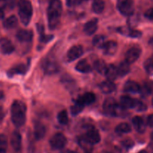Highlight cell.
Instances as JSON below:
<instances>
[{
  "label": "cell",
  "instance_id": "obj_1",
  "mask_svg": "<svg viewBox=\"0 0 153 153\" xmlns=\"http://www.w3.org/2000/svg\"><path fill=\"white\" fill-rule=\"evenodd\" d=\"M62 13V2L61 0H51L47 9L48 24L51 30L55 29L59 25Z\"/></svg>",
  "mask_w": 153,
  "mask_h": 153
},
{
  "label": "cell",
  "instance_id": "obj_2",
  "mask_svg": "<svg viewBox=\"0 0 153 153\" xmlns=\"http://www.w3.org/2000/svg\"><path fill=\"white\" fill-rule=\"evenodd\" d=\"M27 108L25 103L20 100H15L11 105L10 114L13 125L17 128L22 126L26 120Z\"/></svg>",
  "mask_w": 153,
  "mask_h": 153
},
{
  "label": "cell",
  "instance_id": "obj_3",
  "mask_svg": "<svg viewBox=\"0 0 153 153\" xmlns=\"http://www.w3.org/2000/svg\"><path fill=\"white\" fill-rule=\"evenodd\" d=\"M19 16L21 22L25 25L30 23L33 14V7L29 0H19L18 3Z\"/></svg>",
  "mask_w": 153,
  "mask_h": 153
},
{
  "label": "cell",
  "instance_id": "obj_4",
  "mask_svg": "<svg viewBox=\"0 0 153 153\" xmlns=\"http://www.w3.org/2000/svg\"><path fill=\"white\" fill-rule=\"evenodd\" d=\"M117 8L124 16H131L134 13V5L133 0H117Z\"/></svg>",
  "mask_w": 153,
  "mask_h": 153
},
{
  "label": "cell",
  "instance_id": "obj_5",
  "mask_svg": "<svg viewBox=\"0 0 153 153\" xmlns=\"http://www.w3.org/2000/svg\"><path fill=\"white\" fill-rule=\"evenodd\" d=\"M67 137L62 133H56L51 137L49 144L52 149L55 150H59L63 149L67 145Z\"/></svg>",
  "mask_w": 153,
  "mask_h": 153
},
{
  "label": "cell",
  "instance_id": "obj_6",
  "mask_svg": "<svg viewBox=\"0 0 153 153\" xmlns=\"http://www.w3.org/2000/svg\"><path fill=\"white\" fill-rule=\"evenodd\" d=\"M42 69L45 74L52 75L58 71L59 66L55 60L47 58L42 62Z\"/></svg>",
  "mask_w": 153,
  "mask_h": 153
},
{
  "label": "cell",
  "instance_id": "obj_7",
  "mask_svg": "<svg viewBox=\"0 0 153 153\" xmlns=\"http://www.w3.org/2000/svg\"><path fill=\"white\" fill-rule=\"evenodd\" d=\"M83 55V48L80 45L73 46L69 49L67 54V58L69 61H74Z\"/></svg>",
  "mask_w": 153,
  "mask_h": 153
},
{
  "label": "cell",
  "instance_id": "obj_8",
  "mask_svg": "<svg viewBox=\"0 0 153 153\" xmlns=\"http://www.w3.org/2000/svg\"><path fill=\"white\" fill-rule=\"evenodd\" d=\"M10 145L15 152H19L22 148V136L18 131H14L10 136Z\"/></svg>",
  "mask_w": 153,
  "mask_h": 153
},
{
  "label": "cell",
  "instance_id": "obj_9",
  "mask_svg": "<svg viewBox=\"0 0 153 153\" xmlns=\"http://www.w3.org/2000/svg\"><path fill=\"white\" fill-rule=\"evenodd\" d=\"M140 53H141V50L140 48L138 47H132L130 49L127 51L126 53L125 58L126 61L128 62V64H132V63L135 62L140 57Z\"/></svg>",
  "mask_w": 153,
  "mask_h": 153
},
{
  "label": "cell",
  "instance_id": "obj_10",
  "mask_svg": "<svg viewBox=\"0 0 153 153\" xmlns=\"http://www.w3.org/2000/svg\"><path fill=\"white\" fill-rule=\"evenodd\" d=\"M92 145L97 144L101 140V136L97 130L95 128H89L84 136Z\"/></svg>",
  "mask_w": 153,
  "mask_h": 153
},
{
  "label": "cell",
  "instance_id": "obj_11",
  "mask_svg": "<svg viewBox=\"0 0 153 153\" xmlns=\"http://www.w3.org/2000/svg\"><path fill=\"white\" fill-rule=\"evenodd\" d=\"M103 52L106 55H114L117 52L118 49V44L114 40H109L105 42L102 46Z\"/></svg>",
  "mask_w": 153,
  "mask_h": 153
},
{
  "label": "cell",
  "instance_id": "obj_12",
  "mask_svg": "<svg viewBox=\"0 0 153 153\" xmlns=\"http://www.w3.org/2000/svg\"><path fill=\"white\" fill-rule=\"evenodd\" d=\"M0 49L3 54L9 55L14 51V46L10 40L5 38V37H3V38L0 39Z\"/></svg>",
  "mask_w": 153,
  "mask_h": 153
},
{
  "label": "cell",
  "instance_id": "obj_13",
  "mask_svg": "<svg viewBox=\"0 0 153 153\" xmlns=\"http://www.w3.org/2000/svg\"><path fill=\"white\" fill-rule=\"evenodd\" d=\"M117 105V103L116 102L114 99L111 98V97L108 98L105 100L104 103H103V110L107 114L114 116V113Z\"/></svg>",
  "mask_w": 153,
  "mask_h": 153
},
{
  "label": "cell",
  "instance_id": "obj_14",
  "mask_svg": "<svg viewBox=\"0 0 153 153\" xmlns=\"http://www.w3.org/2000/svg\"><path fill=\"white\" fill-rule=\"evenodd\" d=\"M97 28H98V19L94 18L85 24L84 31L87 35H92L97 31Z\"/></svg>",
  "mask_w": 153,
  "mask_h": 153
},
{
  "label": "cell",
  "instance_id": "obj_15",
  "mask_svg": "<svg viewBox=\"0 0 153 153\" xmlns=\"http://www.w3.org/2000/svg\"><path fill=\"white\" fill-rule=\"evenodd\" d=\"M46 134V128L40 122H36L34 126V136L37 140H42Z\"/></svg>",
  "mask_w": 153,
  "mask_h": 153
},
{
  "label": "cell",
  "instance_id": "obj_16",
  "mask_svg": "<svg viewBox=\"0 0 153 153\" xmlns=\"http://www.w3.org/2000/svg\"><path fill=\"white\" fill-rule=\"evenodd\" d=\"M96 100V96L94 93L88 92L85 93L84 95L81 96L79 98L76 100V101L82 103L84 105H91L92 103H94Z\"/></svg>",
  "mask_w": 153,
  "mask_h": 153
},
{
  "label": "cell",
  "instance_id": "obj_17",
  "mask_svg": "<svg viewBox=\"0 0 153 153\" xmlns=\"http://www.w3.org/2000/svg\"><path fill=\"white\" fill-rule=\"evenodd\" d=\"M16 38L20 42L31 41L33 38V32L30 30H19L16 33Z\"/></svg>",
  "mask_w": 153,
  "mask_h": 153
},
{
  "label": "cell",
  "instance_id": "obj_18",
  "mask_svg": "<svg viewBox=\"0 0 153 153\" xmlns=\"http://www.w3.org/2000/svg\"><path fill=\"white\" fill-rule=\"evenodd\" d=\"M100 88L103 94H111L116 89V85L114 83L113 81L106 80L105 82H102L101 85H100Z\"/></svg>",
  "mask_w": 153,
  "mask_h": 153
},
{
  "label": "cell",
  "instance_id": "obj_19",
  "mask_svg": "<svg viewBox=\"0 0 153 153\" xmlns=\"http://www.w3.org/2000/svg\"><path fill=\"white\" fill-rule=\"evenodd\" d=\"M124 91L126 93L137 94L140 91V87L138 84L134 81H128L124 85Z\"/></svg>",
  "mask_w": 153,
  "mask_h": 153
},
{
  "label": "cell",
  "instance_id": "obj_20",
  "mask_svg": "<svg viewBox=\"0 0 153 153\" xmlns=\"http://www.w3.org/2000/svg\"><path fill=\"white\" fill-rule=\"evenodd\" d=\"M132 124L137 132L143 133L146 130V124L140 117L137 116L133 117Z\"/></svg>",
  "mask_w": 153,
  "mask_h": 153
},
{
  "label": "cell",
  "instance_id": "obj_21",
  "mask_svg": "<svg viewBox=\"0 0 153 153\" xmlns=\"http://www.w3.org/2000/svg\"><path fill=\"white\" fill-rule=\"evenodd\" d=\"M27 70H28V68L25 64H19L13 67V68L10 69L7 72V76L10 77V76H13L16 74H25L27 72Z\"/></svg>",
  "mask_w": 153,
  "mask_h": 153
},
{
  "label": "cell",
  "instance_id": "obj_22",
  "mask_svg": "<svg viewBox=\"0 0 153 153\" xmlns=\"http://www.w3.org/2000/svg\"><path fill=\"white\" fill-rule=\"evenodd\" d=\"M137 100L131 98L128 96H123L120 98V105L126 109L134 108Z\"/></svg>",
  "mask_w": 153,
  "mask_h": 153
},
{
  "label": "cell",
  "instance_id": "obj_23",
  "mask_svg": "<svg viewBox=\"0 0 153 153\" xmlns=\"http://www.w3.org/2000/svg\"><path fill=\"white\" fill-rule=\"evenodd\" d=\"M105 76L107 77L108 80L114 81L117 78V67H115L114 64H110L107 67L106 71L105 73Z\"/></svg>",
  "mask_w": 153,
  "mask_h": 153
},
{
  "label": "cell",
  "instance_id": "obj_24",
  "mask_svg": "<svg viewBox=\"0 0 153 153\" xmlns=\"http://www.w3.org/2000/svg\"><path fill=\"white\" fill-rule=\"evenodd\" d=\"M76 70L80 73H88L92 71V67H91V65L88 64L86 60L84 59L78 62L76 66Z\"/></svg>",
  "mask_w": 153,
  "mask_h": 153
},
{
  "label": "cell",
  "instance_id": "obj_25",
  "mask_svg": "<svg viewBox=\"0 0 153 153\" xmlns=\"http://www.w3.org/2000/svg\"><path fill=\"white\" fill-rule=\"evenodd\" d=\"M18 24V19L16 16L12 15L5 19L3 22V26L7 29H11V28H15Z\"/></svg>",
  "mask_w": 153,
  "mask_h": 153
},
{
  "label": "cell",
  "instance_id": "obj_26",
  "mask_svg": "<svg viewBox=\"0 0 153 153\" xmlns=\"http://www.w3.org/2000/svg\"><path fill=\"white\" fill-rule=\"evenodd\" d=\"M130 72V64L126 61H123L117 67V73L119 76H125Z\"/></svg>",
  "mask_w": 153,
  "mask_h": 153
},
{
  "label": "cell",
  "instance_id": "obj_27",
  "mask_svg": "<svg viewBox=\"0 0 153 153\" xmlns=\"http://www.w3.org/2000/svg\"><path fill=\"white\" fill-rule=\"evenodd\" d=\"M79 143L81 147L83 149V150L87 153H91L93 150V146L84 136L81 137L79 139Z\"/></svg>",
  "mask_w": 153,
  "mask_h": 153
},
{
  "label": "cell",
  "instance_id": "obj_28",
  "mask_svg": "<svg viewBox=\"0 0 153 153\" xmlns=\"http://www.w3.org/2000/svg\"><path fill=\"white\" fill-rule=\"evenodd\" d=\"M107 67V64L103 60H97L94 64V69L102 75H105Z\"/></svg>",
  "mask_w": 153,
  "mask_h": 153
},
{
  "label": "cell",
  "instance_id": "obj_29",
  "mask_svg": "<svg viewBox=\"0 0 153 153\" xmlns=\"http://www.w3.org/2000/svg\"><path fill=\"white\" fill-rule=\"evenodd\" d=\"M131 128L129 124H128L127 123H122L119 124L115 128V131L116 133L119 134H127V133L131 132Z\"/></svg>",
  "mask_w": 153,
  "mask_h": 153
},
{
  "label": "cell",
  "instance_id": "obj_30",
  "mask_svg": "<svg viewBox=\"0 0 153 153\" xmlns=\"http://www.w3.org/2000/svg\"><path fill=\"white\" fill-rule=\"evenodd\" d=\"M37 31H38L39 34H40V41L43 42V43H48L50 41L53 36L52 35H46L44 34V29H43V26L42 25H37Z\"/></svg>",
  "mask_w": 153,
  "mask_h": 153
},
{
  "label": "cell",
  "instance_id": "obj_31",
  "mask_svg": "<svg viewBox=\"0 0 153 153\" xmlns=\"http://www.w3.org/2000/svg\"><path fill=\"white\" fill-rule=\"evenodd\" d=\"M105 9V2L102 0H95L92 4V10L96 13H101Z\"/></svg>",
  "mask_w": 153,
  "mask_h": 153
},
{
  "label": "cell",
  "instance_id": "obj_32",
  "mask_svg": "<svg viewBox=\"0 0 153 153\" xmlns=\"http://www.w3.org/2000/svg\"><path fill=\"white\" fill-rule=\"evenodd\" d=\"M58 122H59V123L61 124V125H67V124L68 123L69 118L67 111L63 110L58 113Z\"/></svg>",
  "mask_w": 153,
  "mask_h": 153
},
{
  "label": "cell",
  "instance_id": "obj_33",
  "mask_svg": "<svg viewBox=\"0 0 153 153\" xmlns=\"http://www.w3.org/2000/svg\"><path fill=\"white\" fill-rule=\"evenodd\" d=\"M7 138L4 134H0V153H7Z\"/></svg>",
  "mask_w": 153,
  "mask_h": 153
},
{
  "label": "cell",
  "instance_id": "obj_34",
  "mask_svg": "<svg viewBox=\"0 0 153 153\" xmlns=\"http://www.w3.org/2000/svg\"><path fill=\"white\" fill-rule=\"evenodd\" d=\"M84 108H85V105H82V103L76 101L75 104L72 106L71 109H70L72 114L74 115V116L75 115L79 114V113H81V112L82 111Z\"/></svg>",
  "mask_w": 153,
  "mask_h": 153
},
{
  "label": "cell",
  "instance_id": "obj_35",
  "mask_svg": "<svg viewBox=\"0 0 153 153\" xmlns=\"http://www.w3.org/2000/svg\"><path fill=\"white\" fill-rule=\"evenodd\" d=\"M126 109L124 108L121 105H117L116 108L114 110V117H124L126 116Z\"/></svg>",
  "mask_w": 153,
  "mask_h": 153
},
{
  "label": "cell",
  "instance_id": "obj_36",
  "mask_svg": "<svg viewBox=\"0 0 153 153\" xmlns=\"http://www.w3.org/2000/svg\"><path fill=\"white\" fill-rule=\"evenodd\" d=\"M105 43V37L103 35H97L94 37L93 43L95 46L97 47H101L103 46V44Z\"/></svg>",
  "mask_w": 153,
  "mask_h": 153
},
{
  "label": "cell",
  "instance_id": "obj_37",
  "mask_svg": "<svg viewBox=\"0 0 153 153\" xmlns=\"http://www.w3.org/2000/svg\"><path fill=\"white\" fill-rule=\"evenodd\" d=\"M144 67L149 74L153 75V56L149 58L145 61Z\"/></svg>",
  "mask_w": 153,
  "mask_h": 153
},
{
  "label": "cell",
  "instance_id": "obj_38",
  "mask_svg": "<svg viewBox=\"0 0 153 153\" xmlns=\"http://www.w3.org/2000/svg\"><path fill=\"white\" fill-rule=\"evenodd\" d=\"M134 108L138 111H146L147 109V107H146V105L143 102L139 101V100H137Z\"/></svg>",
  "mask_w": 153,
  "mask_h": 153
},
{
  "label": "cell",
  "instance_id": "obj_39",
  "mask_svg": "<svg viewBox=\"0 0 153 153\" xmlns=\"http://www.w3.org/2000/svg\"><path fill=\"white\" fill-rule=\"evenodd\" d=\"M141 32L137 30H130L129 32L128 33V35L129 37H133V38H136V37H139L141 36Z\"/></svg>",
  "mask_w": 153,
  "mask_h": 153
},
{
  "label": "cell",
  "instance_id": "obj_40",
  "mask_svg": "<svg viewBox=\"0 0 153 153\" xmlns=\"http://www.w3.org/2000/svg\"><path fill=\"white\" fill-rule=\"evenodd\" d=\"M86 0H67V3L69 6H76L82 4Z\"/></svg>",
  "mask_w": 153,
  "mask_h": 153
},
{
  "label": "cell",
  "instance_id": "obj_41",
  "mask_svg": "<svg viewBox=\"0 0 153 153\" xmlns=\"http://www.w3.org/2000/svg\"><path fill=\"white\" fill-rule=\"evenodd\" d=\"M122 144L124 147L129 149V148H131L134 146V142L131 140H130V139H126V140H123V141L122 142Z\"/></svg>",
  "mask_w": 153,
  "mask_h": 153
},
{
  "label": "cell",
  "instance_id": "obj_42",
  "mask_svg": "<svg viewBox=\"0 0 153 153\" xmlns=\"http://www.w3.org/2000/svg\"><path fill=\"white\" fill-rule=\"evenodd\" d=\"M144 15L145 16H146V18L150 19V20H153V7L148 9Z\"/></svg>",
  "mask_w": 153,
  "mask_h": 153
},
{
  "label": "cell",
  "instance_id": "obj_43",
  "mask_svg": "<svg viewBox=\"0 0 153 153\" xmlns=\"http://www.w3.org/2000/svg\"><path fill=\"white\" fill-rule=\"evenodd\" d=\"M147 124L150 127H153V114H150L147 118Z\"/></svg>",
  "mask_w": 153,
  "mask_h": 153
},
{
  "label": "cell",
  "instance_id": "obj_44",
  "mask_svg": "<svg viewBox=\"0 0 153 153\" xmlns=\"http://www.w3.org/2000/svg\"><path fill=\"white\" fill-rule=\"evenodd\" d=\"M143 91L145 93V94H146L147 95H149V94H150V93L152 92V89H151L150 87L148 86V85H146V86H144V88H143Z\"/></svg>",
  "mask_w": 153,
  "mask_h": 153
},
{
  "label": "cell",
  "instance_id": "obj_45",
  "mask_svg": "<svg viewBox=\"0 0 153 153\" xmlns=\"http://www.w3.org/2000/svg\"><path fill=\"white\" fill-rule=\"evenodd\" d=\"M4 16V12L1 8H0V20L2 19Z\"/></svg>",
  "mask_w": 153,
  "mask_h": 153
},
{
  "label": "cell",
  "instance_id": "obj_46",
  "mask_svg": "<svg viewBox=\"0 0 153 153\" xmlns=\"http://www.w3.org/2000/svg\"><path fill=\"white\" fill-rule=\"evenodd\" d=\"M3 97H4V94H3L2 91H0V100H1V99H2Z\"/></svg>",
  "mask_w": 153,
  "mask_h": 153
},
{
  "label": "cell",
  "instance_id": "obj_47",
  "mask_svg": "<svg viewBox=\"0 0 153 153\" xmlns=\"http://www.w3.org/2000/svg\"><path fill=\"white\" fill-rule=\"evenodd\" d=\"M138 153H148V152L145 150H142V151H140V152H139Z\"/></svg>",
  "mask_w": 153,
  "mask_h": 153
},
{
  "label": "cell",
  "instance_id": "obj_48",
  "mask_svg": "<svg viewBox=\"0 0 153 153\" xmlns=\"http://www.w3.org/2000/svg\"><path fill=\"white\" fill-rule=\"evenodd\" d=\"M67 153H78V152H75V151H69V152Z\"/></svg>",
  "mask_w": 153,
  "mask_h": 153
},
{
  "label": "cell",
  "instance_id": "obj_49",
  "mask_svg": "<svg viewBox=\"0 0 153 153\" xmlns=\"http://www.w3.org/2000/svg\"><path fill=\"white\" fill-rule=\"evenodd\" d=\"M152 149H153V139H152Z\"/></svg>",
  "mask_w": 153,
  "mask_h": 153
},
{
  "label": "cell",
  "instance_id": "obj_50",
  "mask_svg": "<svg viewBox=\"0 0 153 153\" xmlns=\"http://www.w3.org/2000/svg\"><path fill=\"white\" fill-rule=\"evenodd\" d=\"M152 105H153V98H152Z\"/></svg>",
  "mask_w": 153,
  "mask_h": 153
},
{
  "label": "cell",
  "instance_id": "obj_51",
  "mask_svg": "<svg viewBox=\"0 0 153 153\" xmlns=\"http://www.w3.org/2000/svg\"><path fill=\"white\" fill-rule=\"evenodd\" d=\"M1 1H4V0H1Z\"/></svg>",
  "mask_w": 153,
  "mask_h": 153
},
{
  "label": "cell",
  "instance_id": "obj_52",
  "mask_svg": "<svg viewBox=\"0 0 153 153\" xmlns=\"http://www.w3.org/2000/svg\"><path fill=\"white\" fill-rule=\"evenodd\" d=\"M59 153H63V152H59Z\"/></svg>",
  "mask_w": 153,
  "mask_h": 153
},
{
  "label": "cell",
  "instance_id": "obj_53",
  "mask_svg": "<svg viewBox=\"0 0 153 153\" xmlns=\"http://www.w3.org/2000/svg\"><path fill=\"white\" fill-rule=\"evenodd\" d=\"M107 153H108V152H107Z\"/></svg>",
  "mask_w": 153,
  "mask_h": 153
}]
</instances>
